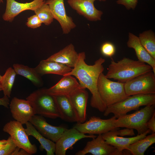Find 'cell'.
<instances>
[{
  "mask_svg": "<svg viewBox=\"0 0 155 155\" xmlns=\"http://www.w3.org/2000/svg\"><path fill=\"white\" fill-rule=\"evenodd\" d=\"M85 59L84 52L79 53V58L75 65L71 71L65 75L75 77L79 81L81 88H87L92 94L90 102L91 106L100 112H104L107 107L99 94L97 83L99 75L104 70L102 64L105 60L100 57L95 62L94 65H89L86 63Z\"/></svg>",
  "mask_w": 155,
  "mask_h": 155,
  "instance_id": "obj_1",
  "label": "cell"
},
{
  "mask_svg": "<svg viewBox=\"0 0 155 155\" xmlns=\"http://www.w3.org/2000/svg\"><path fill=\"white\" fill-rule=\"evenodd\" d=\"M152 70L151 67L147 64L124 57L117 62L112 60L105 76L108 79H113L118 82L125 83L141 74Z\"/></svg>",
  "mask_w": 155,
  "mask_h": 155,
  "instance_id": "obj_2",
  "label": "cell"
},
{
  "mask_svg": "<svg viewBox=\"0 0 155 155\" xmlns=\"http://www.w3.org/2000/svg\"><path fill=\"white\" fill-rule=\"evenodd\" d=\"M32 107L35 115L51 119L59 118L54 96L49 94L46 88L38 89L26 98Z\"/></svg>",
  "mask_w": 155,
  "mask_h": 155,
  "instance_id": "obj_3",
  "label": "cell"
},
{
  "mask_svg": "<svg viewBox=\"0 0 155 155\" xmlns=\"http://www.w3.org/2000/svg\"><path fill=\"white\" fill-rule=\"evenodd\" d=\"M155 104V94H140L128 96L120 102L107 107L104 115L113 113L116 119L133 110H137L142 106Z\"/></svg>",
  "mask_w": 155,
  "mask_h": 155,
  "instance_id": "obj_4",
  "label": "cell"
},
{
  "mask_svg": "<svg viewBox=\"0 0 155 155\" xmlns=\"http://www.w3.org/2000/svg\"><path fill=\"white\" fill-rule=\"evenodd\" d=\"M97 88L100 97L106 107L122 101L127 98L124 83L112 81L101 73L99 76Z\"/></svg>",
  "mask_w": 155,
  "mask_h": 155,
  "instance_id": "obj_5",
  "label": "cell"
},
{
  "mask_svg": "<svg viewBox=\"0 0 155 155\" xmlns=\"http://www.w3.org/2000/svg\"><path fill=\"white\" fill-rule=\"evenodd\" d=\"M155 104L146 106L133 113L121 116L115 119V125L117 128L135 129L138 135L142 134L148 129L146 124L155 111Z\"/></svg>",
  "mask_w": 155,
  "mask_h": 155,
  "instance_id": "obj_6",
  "label": "cell"
},
{
  "mask_svg": "<svg viewBox=\"0 0 155 155\" xmlns=\"http://www.w3.org/2000/svg\"><path fill=\"white\" fill-rule=\"evenodd\" d=\"M127 96L155 94V74L152 70L141 74L124 83Z\"/></svg>",
  "mask_w": 155,
  "mask_h": 155,
  "instance_id": "obj_7",
  "label": "cell"
},
{
  "mask_svg": "<svg viewBox=\"0 0 155 155\" xmlns=\"http://www.w3.org/2000/svg\"><path fill=\"white\" fill-rule=\"evenodd\" d=\"M3 130L9 135L17 147L24 149L30 155L37 152L36 146L31 143L25 128L20 122L16 120L10 121L5 125Z\"/></svg>",
  "mask_w": 155,
  "mask_h": 155,
  "instance_id": "obj_8",
  "label": "cell"
},
{
  "mask_svg": "<svg viewBox=\"0 0 155 155\" xmlns=\"http://www.w3.org/2000/svg\"><path fill=\"white\" fill-rule=\"evenodd\" d=\"M116 119L114 116L106 119L93 116L83 123L77 122L73 127L85 134L101 135L119 129V128L116 127L114 125V121Z\"/></svg>",
  "mask_w": 155,
  "mask_h": 155,
  "instance_id": "obj_9",
  "label": "cell"
},
{
  "mask_svg": "<svg viewBox=\"0 0 155 155\" xmlns=\"http://www.w3.org/2000/svg\"><path fill=\"white\" fill-rule=\"evenodd\" d=\"M92 140L88 142L85 147L77 152L75 155H85L91 153L93 155H131L127 150L122 151L118 150L113 146L108 144L103 138L101 135H98Z\"/></svg>",
  "mask_w": 155,
  "mask_h": 155,
  "instance_id": "obj_10",
  "label": "cell"
},
{
  "mask_svg": "<svg viewBox=\"0 0 155 155\" xmlns=\"http://www.w3.org/2000/svg\"><path fill=\"white\" fill-rule=\"evenodd\" d=\"M94 135H87L74 128L66 129L61 137L55 142V154L56 155H65L68 149L73 148V146L78 141L84 138H94Z\"/></svg>",
  "mask_w": 155,
  "mask_h": 155,
  "instance_id": "obj_11",
  "label": "cell"
},
{
  "mask_svg": "<svg viewBox=\"0 0 155 155\" xmlns=\"http://www.w3.org/2000/svg\"><path fill=\"white\" fill-rule=\"evenodd\" d=\"M45 3L49 5L54 19L60 25L63 34H69L76 27L72 18L66 14L64 0H50Z\"/></svg>",
  "mask_w": 155,
  "mask_h": 155,
  "instance_id": "obj_12",
  "label": "cell"
},
{
  "mask_svg": "<svg viewBox=\"0 0 155 155\" xmlns=\"http://www.w3.org/2000/svg\"><path fill=\"white\" fill-rule=\"evenodd\" d=\"M98 0L105 1L107 0H67L68 4L79 15L88 20L95 22L100 20L103 12L97 9L94 3Z\"/></svg>",
  "mask_w": 155,
  "mask_h": 155,
  "instance_id": "obj_13",
  "label": "cell"
},
{
  "mask_svg": "<svg viewBox=\"0 0 155 155\" xmlns=\"http://www.w3.org/2000/svg\"><path fill=\"white\" fill-rule=\"evenodd\" d=\"M9 106L13 117L22 125L29 122L35 115L32 107L27 100L14 97L12 99Z\"/></svg>",
  "mask_w": 155,
  "mask_h": 155,
  "instance_id": "obj_14",
  "label": "cell"
},
{
  "mask_svg": "<svg viewBox=\"0 0 155 155\" xmlns=\"http://www.w3.org/2000/svg\"><path fill=\"white\" fill-rule=\"evenodd\" d=\"M29 122L43 136L55 143L66 129L51 125L46 122L44 117L39 115H34Z\"/></svg>",
  "mask_w": 155,
  "mask_h": 155,
  "instance_id": "obj_15",
  "label": "cell"
},
{
  "mask_svg": "<svg viewBox=\"0 0 155 155\" xmlns=\"http://www.w3.org/2000/svg\"><path fill=\"white\" fill-rule=\"evenodd\" d=\"M45 2L44 0H34L30 2L20 3L15 0H6L5 11L3 18L5 21L11 22L23 11L28 10L34 11Z\"/></svg>",
  "mask_w": 155,
  "mask_h": 155,
  "instance_id": "obj_16",
  "label": "cell"
},
{
  "mask_svg": "<svg viewBox=\"0 0 155 155\" xmlns=\"http://www.w3.org/2000/svg\"><path fill=\"white\" fill-rule=\"evenodd\" d=\"M151 133L148 129L144 133L131 137H124L119 136L115 130L110 131L101 134L104 140L108 144L113 146L120 151L126 150L127 147L139 140L145 137L148 133Z\"/></svg>",
  "mask_w": 155,
  "mask_h": 155,
  "instance_id": "obj_17",
  "label": "cell"
},
{
  "mask_svg": "<svg viewBox=\"0 0 155 155\" xmlns=\"http://www.w3.org/2000/svg\"><path fill=\"white\" fill-rule=\"evenodd\" d=\"M80 88H82L76 80L72 75H67L63 76L57 84L46 90L48 93L54 96H69Z\"/></svg>",
  "mask_w": 155,
  "mask_h": 155,
  "instance_id": "obj_18",
  "label": "cell"
},
{
  "mask_svg": "<svg viewBox=\"0 0 155 155\" xmlns=\"http://www.w3.org/2000/svg\"><path fill=\"white\" fill-rule=\"evenodd\" d=\"M69 96L78 118L77 123H82L86 119V107L88 94L86 89L79 88Z\"/></svg>",
  "mask_w": 155,
  "mask_h": 155,
  "instance_id": "obj_19",
  "label": "cell"
},
{
  "mask_svg": "<svg viewBox=\"0 0 155 155\" xmlns=\"http://www.w3.org/2000/svg\"><path fill=\"white\" fill-rule=\"evenodd\" d=\"M78 58L79 53L76 51L73 44L71 43L46 59L60 63L71 68L75 65Z\"/></svg>",
  "mask_w": 155,
  "mask_h": 155,
  "instance_id": "obj_20",
  "label": "cell"
},
{
  "mask_svg": "<svg viewBox=\"0 0 155 155\" xmlns=\"http://www.w3.org/2000/svg\"><path fill=\"white\" fill-rule=\"evenodd\" d=\"M54 96L59 118L67 122H77L78 118L69 96L63 95Z\"/></svg>",
  "mask_w": 155,
  "mask_h": 155,
  "instance_id": "obj_21",
  "label": "cell"
},
{
  "mask_svg": "<svg viewBox=\"0 0 155 155\" xmlns=\"http://www.w3.org/2000/svg\"><path fill=\"white\" fill-rule=\"evenodd\" d=\"M127 44L129 48L134 50L138 60L150 65L155 74V59L141 44L138 37L132 33L129 32Z\"/></svg>",
  "mask_w": 155,
  "mask_h": 155,
  "instance_id": "obj_22",
  "label": "cell"
},
{
  "mask_svg": "<svg viewBox=\"0 0 155 155\" xmlns=\"http://www.w3.org/2000/svg\"><path fill=\"white\" fill-rule=\"evenodd\" d=\"M34 69L41 76L48 74H53L63 76L70 72L72 69L65 65L46 59L40 61Z\"/></svg>",
  "mask_w": 155,
  "mask_h": 155,
  "instance_id": "obj_23",
  "label": "cell"
},
{
  "mask_svg": "<svg viewBox=\"0 0 155 155\" xmlns=\"http://www.w3.org/2000/svg\"><path fill=\"white\" fill-rule=\"evenodd\" d=\"M25 124V130L28 136H32L37 140L40 144L41 148L46 151L47 155H54L55 143L43 136L30 122Z\"/></svg>",
  "mask_w": 155,
  "mask_h": 155,
  "instance_id": "obj_24",
  "label": "cell"
},
{
  "mask_svg": "<svg viewBox=\"0 0 155 155\" xmlns=\"http://www.w3.org/2000/svg\"><path fill=\"white\" fill-rule=\"evenodd\" d=\"M13 66L16 74L27 78L37 87L42 85L43 82L41 76L37 72L34 68H30L27 66L18 63L13 64Z\"/></svg>",
  "mask_w": 155,
  "mask_h": 155,
  "instance_id": "obj_25",
  "label": "cell"
},
{
  "mask_svg": "<svg viewBox=\"0 0 155 155\" xmlns=\"http://www.w3.org/2000/svg\"><path fill=\"white\" fill-rule=\"evenodd\" d=\"M155 143V133H152L130 145L126 150L131 154L144 155L147 149Z\"/></svg>",
  "mask_w": 155,
  "mask_h": 155,
  "instance_id": "obj_26",
  "label": "cell"
},
{
  "mask_svg": "<svg viewBox=\"0 0 155 155\" xmlns=\"http://www.w3.org/2000/svg\"><path fill=\"white\" fill-rule=\"evenodd\" d=\"M140 41L150 55L155 59V34L152 30L144 31L139 34Z\"/></svg>",
  "mask_w": 155,
  "mask_h": 155,
  "instance_id": "obj_27",
  "label": "cell"
},
{
  "mask_svg": "<svg viewBox=\"0 0 155 155\" xmlns=\"http://www.w3.org/2000/svg\"><path fill=\"white\" fill-rule=\"evenodd\" d=\"M16 73L13 68H8L2 77L0 84L4 95L9 98L11 97V90L15 80Z\"/></svg>",
  "mask_w": 155,
  "mask_h": 155,
  "instance_id": "obj_28",
  "label": "cell"
},
{
  "mask_svg": "<svg viewBox=\"0 0 155 155\" xmlns=\"http://www.w3.org/2000/svg\"><path fill=\"white\" fill-rule=\"evenodd\" d=\"M34 11L42 23L49 25L53 22L54 18L49 7L45 3Z\"/></svg>",
  "mask_w": 155,
  "mask_h": 155,
  "instance_id": "obj_29",
  "label": "cell"
},
{
  "mask_svg": "<svg viewBox=\"0 0 155 155\" xmlns=\"http://www.w3.org/2000/svg\"><path fill=\"white\" fill-rule=\"evenodd\" d=\"M7 140V143L0 150V155H11L17 147L10 136Z\"/></svg>",
  "mask_w": 155,
  "mask_h": 155,
  "instance_id": "obj_30",
  "label": "cell"
},
{
  "mask_svg": "<svg viewBox=\"0 0 155 155\" xmlns=\"http://www.w3.org/2000/svg\"><path fill=\"white\" fill-rule=\"evenodd\" d=\"M102 53L105 56L111 57L115 53V48L114 45L112 43L105 42L102 45L101 48Z\"/></svg>",
  "mask_w": 155,
  "mask_h": 155,
  "instance_id": "obj_31",
  "label": "cell"
},
{
  "mask_svg": "<svg viewBox=\"0 0 155 155\" xmlns=\"http://www.w3.org/2000/svg\"><path fill=\"white\" fill-rule=\"evenodd\" d=\"M42 23L38 17L35 14L28 18L26 25L28 27L35 28L40 27Z\"/></svg>",
  "mask_w": 155,
  "mask_h": 155,
  "instance_id": "obj_32",
  "label": "cell"
},
{
  "mask_svg": "<svg viewBox=\"0 0 155 155\" xmlns=\"http://www.w3.org/2000/svg\"><path fill=\"white\" fill-rule=\"evenodd\" d=\"M138 0H117V4L124 6L127 10L134 9L138 3Z\"/></svg>",
  "mask_w": 155,
  "mask_h": 155,
  "instance_id": "obj_33",
  "label": "cell"
},
{
  "mask_svg": "<svg viewBox=\"0 0 155 155\" xmlns=\"http://www.w3.org/2000/svg\"><path fill=\"white\" fill-rule=\"evenodd\" d=\"M120 130H115L116 134L118 136L123 137L125 135L132 136L135 135L133 129L126 128Z\"/></svg>",
  "mask_w": 155,
  "mask_h": 155,
  "instance_id": "obj_34",
  "label": "cell"
},
{
  "mask_svg": "<svg viewBox=\"0 0 155 155\" xmlns=\"http://www.w3.org/2000/svg\"><path fill=\"white\" fill-rule=\"evenodd\" d=\"M146 126L148 129H150L152 133L155 132V111L152 116L148 121Z\"/></svg>",
  "mask_w": 155,
  "mask_h": 155,
  "instance_id": "obj_35",
  "label": "cell"
},
{
  "mask_svg": "<svg viewBox=\"0 0 155 155\" xmlns=\"http://www.w3.org/2000/svg\"><path fill=\"white\" fill-rule=\"evenodd\" d=\"M11 155H30V154L24 149L17 147L12 153Z\"/></svg>",
  "mask_w": 155,
  "mask_h": 155,
  "instance_id": "obj_36",
  "label": "cell"
},
{
  "mask_svg": "<svg viewBox=\"0 0 155 155\" xmlns=\"http://www.w3.org/2000/svg\"><path fill=\"white\" fill-rule=\"evenodd\" d=\"M9 98L7 96L4 95L3 97L0 98V106H3L6 108H8L9 104Z\"/></svg>",
  "mask_w": 155,
  "mask_h": 155,
  "instance_id": "obj_37",
  "label": "cell"
},
{
  "mask_svg": "<svg viewBox=\"0 0 155 155\" xmlns=\"http://www.w3.org/2000/svg\"><path fill=\"white\" fill-rule=\"evenodd\" d=\"M7 142V140H0V146L5 144Z\"/></svg>",
  "mask_w": 155,
  "mask_h": 155,
  "instance_id": "obj_38",
  "label": "cell"
},
{
  "mask_svg": "<svg viewBox=\"0 0 155 155\" xmlns=\"http://www.w3.org/2000/svg\"><path fill=\"white\" fill-rule=\"evenodd\" d=\"M1 90H2V89L1 86L0 84V91Z\"/></svg>",
  "mask_w": 155,
  "mask_h": 155,
  "instance_id": "obj_39",
  "label": "cell"
},
{
  "mask_svg": "<svg viewBox=\"0 0 155 155\" xmlns=\"http://www.w3.org/2000/svg\"><path fill=\"white\" fill-rule=\"evenodd\" d=\"M1 77H2V76L0 74V81L1 79Z\"/></svg>",
  "mask_w": 155,
  "mask_h": 155,
  "instance_id": "obj_40",
  "label": "cell"
},
{
  "mask_svg": "<svg viewBox=\"0 0 155 155\" xmlns=\"http://www.w3.org/2000/svg\"><path fill=\"white\" fill-rule=\"evenodd\" d=\"M3 1H1V0H0V4L1 3H3Z\"/></svg>",
  "mask_w": 155,
  "mask_h": 155,
  "instance_id": "obj_41",
  "label": "cell"
},
{
  "mask_svg": "<svg viewBox=\"0 0 155 155\" xmlns=\"http://www.w3.org/2000/svg\"><path fill=\"white\" fill-rule=\"evenodd\" d=\"M45 1L46 0V1H50V0H44Z\"/></svg>",
  "mask_w": 155,
  "mask_h": 155,
  "instance_id": "obj_42",
  "label": "cell"
},
{
  "mask_svg": "<svg viewBox=\"0 0 155 155\" xmlns=\"http://www.w3.org/2000/svg\"><path fill=\"white\" fill-rule=\"evenodd\" d=\"M1 0V1H3V0Z\"/></svg>",
  "mask_w": 155,
  "mask_h": 155,
  "instance_id": "obj_43",
  "label": "cell"
}]
</instances>
